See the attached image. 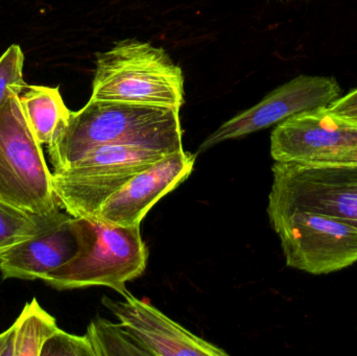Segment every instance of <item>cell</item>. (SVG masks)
Wrapping results in <instances>:
<instances>
[{
    "label": "cell",
    "instance_id": "cell-1",
    "mask_svg": "<svg viewBox=\"0 0 357 356\" xmlns=\"http://www.w3.org/2000/svg\"><path fill=\"white\" fill-rule=\"evenodd\" d=\"M126 144L167 153L183 150L180 110L90 98L48 144L54 171L70 167L102 146Z\"/></svg>",
    "mask_w": 357,
    "mask_h": 356
},
{
    "label": "cell",
    "instance_id": "cell-2",
    "mask_svg": "<svg viewBox=\"0 0 357 356\" xmlns=\"http://www.w3.org/2000/svg\"><path fill=\"white\" fill-rule=\"evenodd\" d=\"M70 225L77 253L42 281L58 291L102 286L128 294L126 284L142 276L148 265L140 225L121 227L86 217H73Z\"/></svg>",
    "mask_w": 357,
    "mask_h": 356
},
{
    "label": "cell",
    "instance_id": "cell-3",
    "mask_svg": "<svg viewBox=\"0 0 357 356\" xmlns=\"http://www.w3.org/2000/svg\"><path fill=\"white\" fill-rule=\"evenodd\" d=\"M90 98L180 110L184 75L163 48L123 40L96 54Z\"/></svg>",
    "mask_w": 357,
    "mask_h": 356
},
{
    "label": "cell",
    "instance_id": "cell-4",
    "mask_svg": "<svg viewBox=\"0 0 357 356\" xmlns=\"http://www.w3.org/2000/svg\"><path fill=\"white\" fill-rule=\"evenodd\" d=\"M169 154L126 144L98 146L67 169L52 173L54 194L71 217L94 219L110 196Z\"/></svg>",
    "mask_w": 357,
    "mask_h": 356
},
{
    "label": "cell",
    "instance_id": "cell-5",
    "mask_svg": "<svg viewBox=\"0 0 357 356\" xmlns=\"http://www.w3.org/2000/svg\"><path fill=\"white\" fill-rule=\"evenodd\" d=\"M0 201L36 215L62 209L42 144L29 129L18 94L0 108Z\"/></svg>",
    "mask_w": 357,
    "mask_h": 356
},
{
    "label": "cell",
    "instance_id": "cell-6",
    "mask_svg": "<svg viewBox=\"0 0 357 356\" xmlns=\"http://www.w3.org/2000/svg\"><path fill=\"white\" fill-rule=\"evenodd\" d=\"M268 213L307 211L357 228V165L275 162Z\"/></svg>",
    "mask_w": 357,
    "mask_h": 356
},
{
    "label": "cell",
    "instance_id": "cell-7",
    "mask_svg": "<svg viewBox=\"0 0 357 356\" xmlns=\"http://www.w3.org/2000/svg\"><path fill=\"white\" fill-rule=\"evenodd\" d=\"M287 267L312 275L333 273L357 261V228L307 211L268 213Z\"/></svg>",
    "mask_w": 357,
    "mask_h": 356
},
{
    "label": "cell",
    "instance_id": "cell-8",
    "mask_svg": "<svg viewBox=\"0 0 357 356\" xmlns=\"http://www.w3.org/2000/svg\"><path fill=\"white\" fill-rule=\"evenodd\" d=\"M271 156L275 162L357 165V118L328 108L294 115L273 131Z\"/></svg>",
    "mask_w": 357,
    "mask_h": 356
},
{
    "label": "cell",
    "instance_id": "cell-9",
    "mask_svg": "<svg viewBox=\"0 0 357 356\" xmlns=\"http://www.w3.org/2000/svg\"><path fill=\"white\" fill-rule=\"evenodd\" d=\"M341 98V87L333 77L299 75L268 93L261 102L222 123L199 146L197 154L227 141L278 125L285 119L321 108Z\"/></svg>",
    "mask_w": 357,
    "mask_h": 356
},
{
    "label": "cell",
    "instance_id": "cell-10",
    "mask_svg": "<svg viewBox=\"0 0 357 356\" xmlns=\"http://www.w3.org/2000/svg\"><path fill=\"white\" fill-rule=\"evenodd\" d=\"M195 158L184 150L163 157L110 196L94 219L121 227L140 225L159 200L190 176Z\"/></svg>",
    "mask_w": 357,
    "mask_h": 356
},
{
    "label": "cell",
    "instance_id": "cell-11",
    "mask_svg": "<svg viewBox=\"0 0 357 356\" xmlns=\"http://www.w3.org/2000/svg\"><path fill=\"white\" fill-rule=\"evenodd\" d=\"M123 301L102 297V302L131 332L150 356H227L228 353L191 334L177 322L128 293Z\"/></svg>",
    "mask_w": 357,
    "mask_h": 356
},
{
    "label": "cell",
    "instance_id": "cell-12",
    "mask_svg": "<svg viewBox=\"0 0 357 356\" xmlns=\"http://www.w3.org/2000/svg\"><path fill=\"white\" fill-rule=\"evenodd\" d=\"M73 217L0 254L2 279H42L70 261L77 250L70 225Z\"/></svg>",
    "mask_w": 357,
    "mask_h": 356
},
{
    "label": "cell",
    "instance_id": "cell-13",
    "mask_svg": "<svg viewBox=\"0 0 357 356\" xmlns=\"http://www.w3.org/2000/svg\"><path fill=\"white\" fill-rule=\"evenodd\" d=\"M23 114L39 144H50L56 132L68 121L67 108L59 87L26 86L19 95Z\"/></svg>",
    "mask_w": 357,
    "mask_h": 356
},
{
    "label": "cell",
    "instance_id": "cell-14",
    "mask_svg": "<svg viewBox=\"0 0 357 356\" xmlns=\"http://www.w3.org/2000/svg\"><path fill=\"white\" fill-rule=\"evenodd\" d=\"M70 217L61 210L36 215L0 201V254L19 242L50 231Z\"/></svg>",
    "mask_w": 357,
    "mask_h": 356
},
{
    "label": "cell",
    "instance_id": "cell-15",
    "mask_svg": "<svg viewBox=\"0 0 357 356\" xmlns=\"http://www.w3.org/2000/svg\"><path fill=\"white\" fill-rule=\"evenodd\" d=\"M14 326L16 356L41 355L46 341L59 330L56 319L35 298L25 305Z\"/></svg>",
    "mask_w": 357,
    "mask_h": 356
},
{
    "label": "cell",
    "instance_id": "cell-16",
    "mask_svg": "<svg viewBox=\"0 0 357 356\" xmlns=\"http://www.w3.org/2000/svg\"><path fill=\"white\" fill-rule=\"evenodd\" d=\"M85 336L96 356H150L121 323L96 318L88 326Z\"/></svg>",
    "mask_w": 357,
    "mask_h": 356
},
{
    "label": "cell",
    "instance_id": "cell-17",
    "mask_svg": "<svg viewBox=\"0 0 357 356\" xmlns=\"http://www.w3.org/2000/svg\"><path fill=\"white\" fill-rule=\"evenodd\" d=\"M24 54L20 46L10 45L0 56V108L13 94L20 95L27 84L23 75Z\"/></svg>",
    "mask_w": 357,
    "mask_h": 356
},
{
    "label": "cell",
    "instance_id": "cell-18",
    "mask_svg": "<svg viewBox=\"0 0 357 356\" xmlns=\"http://www.w3.org/2000/svg\"><path fill=\"white\" fill-rule=\"evenodd\" d=\"M40 356H96L87 336H75L59 328L44 344Z\"/></svg>",
    "mask_w": 357,
    "mask_h": 356
},
{
    "label": "cell",
    "instance_id": "cell-19",
    "mask_svg": "<svg viewBox=\"0 0 357 356\" xmlns=\"http://www.w3.org/2000/svg\"><path fill=\"white\" fill-rule=\"evenodd\" d=\"M329 110L342 115H350L357 110V88L347 95L341 96L328 107Z\"/></svg>",
    "mask_w": 357,
    "mask_h": 356
},
{
    "label": "cell",
    "instance_id": "cell-20",
    "mask_svg": "<svg viewBox=\"0 0 357 356\" xmlns=\"http://www.w3.org/2000/svg\"><path fill=\"white\" fill-rule=\"evenodd\" d=\"M0 356H16L14 324L8 330L0 334Z\"/></svg>",
    "mask_w": 357,
    "mask_h": 356
},
{
    "label": "cell",
    "instance_id": "cell-21",
    "mask_svg": "<svg viewBox=\"0 0 357 356\" xmlns=\"http://www.w3.org/2000/svg\"><path fill=\"white\" fill-rule=\"evenodd\" d=\"M346 116L354 117V118H357V110L356 112L351 113L350 115H346Z\"/></svg>",
    "mask_w": 357,
    "mask_h": 356
}]
</instances>
